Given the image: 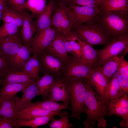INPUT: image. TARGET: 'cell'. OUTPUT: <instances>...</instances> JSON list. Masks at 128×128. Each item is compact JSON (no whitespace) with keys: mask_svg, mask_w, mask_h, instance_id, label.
Listing matches in <instances>:
<instances>
[{"mask_svg":"<svg viewBox=\"0 0 128 128\" xmlns=\"http://www.w3.org/2000/svg\"><path fill=\"white\" fill-rule=\"evenodd\" d=\"M38 55L41 64L40 68H42L46 71L45 73L48 71L56 73L61 69L62 64L58 57L45 51Z\"/></svg>","mask_w":128,"mask_h":128,"instance_id":"22","label":"cell"},{"mask_svg":"<svg viewBox=\"0 0 128 128\" xmlns=\"http://www.w3.org/2000/svg\"><path fill=\"white\" fill-rule=\"evenodd\" d=\"M78 36L75 32L71 31L65 36V44L68 53L71 54L73 57L84 59L81 47L77 41Z\"/></svg>","mask_w":128,"mask_h":128,"instance_id":"25","label":"cell"},{"mask_svg":"<svg viewBox=\"0 0 128 128\" xmlns=\"http://www.w3.org/2000/svg\"><path fill=\"white\" fill-rule=\"evenodd\" d=\"M7 7V0H0V11L2 13Z\"/></svg>","mask_w":128,"mask_h":128,"instance_id":"44","label":"cell"},{"mask_svg":"<svg viewBox=\"0 0 128 128\" xmlns=\"http://www.w3.org/2000/svg\"><path fill=\"white\" fill-rule=\"evenodd\" d=\"M23 45L20 34L18 32L0 40V51L8 58L9 62Z\"/></svg>","mask_w":128,"mask_h":128,"instance_id":"11","label":"cell"},{"mask_svg":"<svg viewBox=\"0 0 128 128\" xmlns=\"http://www.w3.org/2000/svg\"><path fill=\"white\" fill-rule=\"evenodd\" d=\"M15 24L4 23L0 26V40L13 35L18 32L19 28Z\"/></svg>","mask_w":128,"mask_h":128,"instance_id":"35","label":"cell"},{"mask_svg":"<svg viewBox=\"0 0 128 128\" xmlns=\"http://www.w3.org/2000/svg\"><path fill=\"white\" fill-rule=\"evenodd\" d=\"M56 5L55 0H49L46 8L38 16L35 22L36 32L44 30L52 26V16Z\"/></svg>","mask_w":128,"mask_h":128,"instance_id":"17","label":"cell"},{"mask_svg":"<svg viewBox=\"0 0 128 128\" xmlns=\"http://www.w3.org/2000/svg\"><path fill=\"white\" fill-rule=\"evenodd\" d=\"M32 53L31 46L23 45L10 60L11 67L15 70L22 71L23 67L30 58Z\"/></svg>","mask_w":128,"mask_h":128,"instance_id":"20","label":"cell"},{"mask_svg":"<svg viewBox=\"0 0 128 128\" xmlns=\"http://www.w3.org/2000/svg\"><path fill=\"white\" fill-rule=\"evenodd\" d=\"M47 0H27L25 8L37 17L45 9L47 5Z\"/></svg>","mask_w":128,"mask_h":128,"instance_id":"34","label":"cell"},{"mask_svg":"<svg viewBox=\"0 0 128 128\" xmlns=\"http://www.w3.org/2000/svg\"><path fill=\"white\" fill-rule=\"evenodd\" d=\"M69 90L71 106L70 116L79 119L83 112L86 88L83 78L63 79Z\"/></svg>","mask_w":128,"mask_h":128,"instance_id":"3","label":"cell"},{"mask_svg":"<svg viewBox=\"0 0 128 128\" xmlns=\"http://www.w3.org/2000/svg\"><path fill=\"white\" fill-rule=\"evenodd\" d=\"M55 80L52 75L46 73L40 79L36 81L39 95L44 99H46L48 97Z\"/></svg>","mask_w":128,"mask_h":128,"instance_id":"30","label":"cell"},{"mask_svg":"<svg viewBox=\"0 0 128 128\" xmlns=\"http://www.w3.org/2000/svg\"><path fill=\"white\" fill-rule=\"evenodd\" d=\"M115 73L107 82L105 87L104 97L107 101L119 98L126 94L120 87L117 78L118 73Z\"/></svg>","mask_w":128,"mask_h":128,"instance_id":"24","label":"cell"},{"mask_svg":"<svg viewBox=\"0 0 128 128\" xmlns=\"http://www.w3.org/2000/svg\"><path fill=\"white\" fill-rule=\"evenodd\" d=\"M36 82L35 80L31 82L22 92V96L20 98L18 99L16 103V113L25 108L34 97L40 95Z\"/></svg>","mask_w":128,"mask_h":128,"instance_id":"21","label":"cell"},{"mask_svg":"<svg viewBox=\"0 0 128 128\" xmlns=\"http://www.w3.org/2000/svg\"><path fill=\"white\" fill-rule=\"evenodd\" d=\"M128 52V48L106 61L101 67V72L107 82L117 71L119 65Z\"/></svg>","mask_w":128,"mask_h":128,"instance_id":"19","label":"cell"},{"mask_svg":"<svg viewBox=\"0 0 128 128\" xmlns=\"http://www.w3.org/2000/svg\"><path fill=\"white\" fill-rule=\"evenodd\" d=\"M77 41L81 47L84 59L93 66L96 68L97 56L96 50L79 35Z\"/></svg>","mask_w":128,"mask_h":128,"instance_id":"27","label":"cell"},{"mask_svg":"<svg viewBox=\"0 0 128 128\" xmlns=\"http://www.w3.org/2000/svg\"><path fill=\"white\" fill-rule=\"evenodd\" d=\"M2 12L0 11V22L1 21V20L2 19Z\"/></svg>","mask_w":128,"mask_h":128,"instance_id":"45","label":"cell"},{"mask_svg":"<svg viewBox=\"0 0 128 128\" xmlns=\"http://www.w3.org/2000/svg\"><path fill=\"white\" fill-rule=\"evenodd\" d=\"M14 121L8 118L0 116V128H14Z\"/></svg>","mask_w":128,"mask_h":128,"instance_id":"42","label":"cell"},{"mask_svg":"<svg viewBox=\"0 0 128 128\" xmlns=\"http://www.w3.org/2000/svg\"><path fill=\"white\" fill-rule=\"evenodd\" d=\"M102 0H73V5L83 6L99 9Z\"/></svg>","mask_w":128,"mask_h":128,"instance_id":"38","label":"cell"},{"mask_svg":"<svg viewBox=\"0 0 128 128\" xmlns=\"http://www.w3.org/2000/svg\"><path fill=\"white\" fill-rule=\"evenodd\" d=\"M108 116L114 115L128 122V97L127 94L113 100L107 101Z\"/></svg>","mask_w":128,"mask_h":128,"instance_id":"10","label":"cell"},{"mask_svg":"<svg viewBox=\"0 0 128 128\" xmlns=\"http://www.w3.org/2000/svg\"><path fill=\"white\" fill-rule=\"evenodd\" d=\"M52 26L65 36L72 31L74 25L68 7L56 4L52 16Z\"/></svg>","mask_w":128,"mask_h":128,"instance_id":"6","label":"cell"},{"mask_svg":"<svg viewBox=\"0 0 128 128\" xmlns=\"http://www.w3.org/2000/svg\"><path fill=\"white\" fill-rule=\"evenodd\" d=\"M19 97L9 99L0 97V116L16 120V105Z\"/></svg>","mask_w":128,"mask_h":128,"instance_id":"26","label":"cell"},{"mask_svg":"<svg viewBox=\"0 0 128 128\" xmlns=\"http://www.w3.org/2000/svg\"><path fill=\"white\" fill-rule=\"evenodd\" d=\"M83 79L86 88L83 112L87 116L83 123L85 128H95V122L97 121L98 128H105L107 123L105 118L109 115L107 101L94 90L85 78Z\"/></svg>","mask_w":128,"mask_h":128,"instance_id":"1","label":"cell"},{"mask_svg":"<svg viewBox=\"0 0 128 128\" xmlns=\"http://www.w3.org/2000/svg\"><path fill=\"white\" fill-rule=\"evenodd\" d=\"M53 116L49 124L50 128H70L73 127V125L69 122V116L67 115L59 119H56Z\"/></svg>","mask_w":128,"mask_h":128,"instance_id":"36","label":"cell"},{"mask_svg":"<svg viewBox=\"0 0 128 128\" xmlns=\"http://www.w3.org/2000/svg\"><path fill=\"white\" fill-rule=\"evenodd\" d=\"M40 68L38 54H33L24 65L22 71L37 81L40 79L39 73Z\"/></svg>","mask_w":128,"mask_h":128,"instance_id":"32","label":"cell"},{"mask_svg":"<svg viewBox=\"0 0 128 128\" xmlns=\"http://www.w3.org/2000/svg\"><path fill=\"white\" fill-rule=\"evenodd\" d=\"M48 97L50 100L56 102L70 103L69 93L63 79L58 78L55 80Z\"/></svg>","mask_w":128,"mask_h":128,"instance_id":"16","label":"cell"},{"mask_svg":"<svg viewBox=\"0 0 128 128\" xmlns=\"http://www.w3.org/2000/svg\"><path fill=\"white\" fill-rule=\"evenodd\" d=\"M72 31L75 32L85 41L92 46L105 45L111 41L93 21L75 26Z\"/></svg>","mask_w":128,"mask_h":128,"instance_id":"4","label":"cell"},{"mask_svg":"<svg viewBox=\"0 0 128 128\" xmlns=\"http://www.w3.org/2000/svg\"><path fill=\"white\" fill-rule=\"evenodd\" d=\"M54 116H40L28 119H17L14 121V128L27 126L36 128L40 126L48 124Z\"/></svg>","mask_w":128,"mask_h":128,"instance_id":"28","label":"cell"},{"mask_svg":"<svg viewBox=\"0 0 128 128\" xmlns=\"http://www.w3.org/2000/svg\"><path fill=\"white\" fill-rule=\"evenodd\" d=\"M56 30L51 27L36 32L31 42L33 54H38L45 51L50 45L56 34Z\"/></svg>","mask_w":128,"mask_h":128,"instance_id":"8","label":"cell"},{"mask_svg":"<svg viewBox=\"0 0 128 128\" xmlns=\"http://www.w3.org/2000/svg\"><path fill=\"white\" fill-rule=\"evenodd\" d=\"M4 23H13L22 27L23 20L22 14L18 13L8 6L2 13V19Z\"/></svg>","mask_w":128,"mask_h":128,"instance_id":"33","label":"cell"},{"mask_svg":"<svg viewBox=\"0 0 128 128\" xmlns=\"http://www.w3.org/2000/svg\"><path fill=\"white\" fill-rule=\"evenodd\" d=\"M65 36L56 30L55 37L49 46L44 51L60 59L65 62L68 59Z\"/></svg>","mask_w":128,"mask_h":128,"instance_id":"14","label":"cell"},{"mask_svg":"<svg viewBox=\"0 0 128 128\" xmlns=\"http://www.w3.org/2000/svg\"><path fill=\"white\" fill-rule=\"evenodd\" d=\"M93 21L111 41L128 37V13L99 12Z\"/></svg>","mask_w":128,"mask_h":128,"instance_id":"2","label":"cell"},{"mask_svg":"<svg viewBox=\"0 0 128 128\" xmlns=\"http://www.w3.org/2000/svg\"><path fill=\"white\" fill-rule=\"evenodd\" d=\"M27 0H7V6L16 12L22 14L26 9L25 4Z\"/></svg>","mask_w":128,"mask_h":128,"instance_id":"37","label":"cell"},{"mask_svg":"<svg viewBox=\"0 0 128 128\" xmlns=\"http://www.w3.org/2000/svg\"><path fill=\"white\" fill-rule=\"evenodd\" d=\"M26 9L22 14L23 20L20 35L23 45L31 46L33 36L36 32L35 22L33 20L35 16L32 14H30Z\"/></svg>","mask_w":128,"mask_h":128,"instance_id":"13","label":"cell"},{"mask_svg":"<svg viewBox=\"0 0 128 128\" xmlns=\"http://www.w3.org/2000/svg\"><path fill=\"white\" fill-rule=\"evenodd\" d=\"M100 13H128V0H103L99 8Z\"/></svg>","mask_w":128,"mask_h":128,"instance_id":"18","label":"cell"},{"mask_svg":"<svg viewBox=\"0 0 128 128\" xmlns=\"http://www.w3.org/2000/svg\"><path fill=\"white\" fill-rule=\"evenodd\" d=\"M85 79L94 90L106 101L104 97V92L107 82L102 73L101 67L94 68Z\"/></svg>","mask_w":128,"mask_h":128,"instance_id":"15","label":"cell"},{"mask_svg":"<svg viewBox=\"0 0 128 128\" xmlns=\"http://www.w3.org/2000/svg\"><path fill=\"white\" fill-rule=\"evenodd\" d=\"M117 71L118 73L128 76V62L123 59L120 63Z\"/></svg>","mask_w":128,"mask_h":128,"instance_id":"41","label":"cell"},{"mask_svg":"<svg viewBox=\"0 0 128 128\" xmlns=\"http://www.w3.org/2000/svg\"><path fill=\"white\" fill-rule=\"evenodd\" d=\"M102 0L103 1V0Z\"/></svg>","mask_w":128,"mask_h":128,"instance_id":"47","label":"cell"},{"mask_svg":"<svg viewBox=\"0 0 128 128\" xmlns=\"http://www.w3.org/2000/svg\"><path fill=\"white\" fill-rule=\"evenodd\" d=\"M69 103L68 102H64L59 103L50 99H46L44 101H38L36 103L30 102L25 108L37 107L54 111L61 110L64 109L71 110L69 106Z\"/></svg>","mask_w":128,"mask_h":128,"instance_id":"31","label":"cell"},{"mask_svg":"<svg viewBox=\"0 0 128 128\" xmlns=\"http://www.w3.org/2000/svg\"><path fill=\"white\" fill-rule=\"evenodd\" d=\"M2 83V80L1 78V77L0 76V85H1Z\"/></svg>","mask_w":128,"mask_h":128,"instance_id":"46","label":"cell"},{"mask_svg":"<svg viewBox=\"0 0 128 128\" xmlns=\"http://www.w3.org/2000/svg\"><path fill=\"white\" fill-rule=\"evenodd\" d=\"M68 8L74 23V27L92 22L100 12L98 9L75 5Z\"/></svg>","mask_w":128,"mask_h":128,"instance_id":"9","label":"cell"},{"mask_svg":"<svg viewBox=\"0 0 128 128\" xmlns=\"http://www.w3.org/2000/svg\"><path fill=\"white\" fill-rule=\"evenodd\" d=\"M9 59L0 51V76L3 77L11 68Z\"/></svg>","mask_w":128,"mask_h":128,"instance_id":"39","label":"cell"},{"mask_svg":"<svg viewBox=\"0 0 128 128\" xmlns=\"http://www.w3.org/2000/svg\"><path fill=\"white\" fill-rule=\"evenodd\" d=\"M66 63L67 65L65 79L86 78L95 68L85 59L74 57L69 58Z\"/></svg>","mask_w":128,"mask_h":128,"instance_id":"7","label":"cell"},{"mask_svg":"<svg viewBox=\"0 0 128 128\" xmlns=\"http://www.w3.org/2000/svg\"><path fill=\"white\" fill-rule=\"evenodd\" d=\"M31 82L10 83L3 85L0 90V97L9 99H14L18 93L22 92Z\"/></svg>","mask_w":128,"mask_h":128,"instance_id":"29","label":"cell"},{"mask_svg":"<svg viewBox=\"0 0 128 128\" xmlns=\"http://www.w3.org/2000/svg\"><path fill=\"white\" fill-rule=\"evenodd\" d=\"M1 78L2 86L9 83H28L36 81L23 71L11 68Z\"/></svg>","mask_w":128,"mask_h":128,"instance_id":"23","label":"cell"},{"mask_svg":"<svg viewBox=\"0 0 128 128\" xmlns=\"http://www.w3.org/2000/svg\"><path fill=\"white\" fill-rule=\"evenodd\" d=\"M57 5L69 7L73 5V0H55Z\"/></svg>","mask_w":128,"mask_h":128,"instance_id":"43","label":"cell"},{"mask_svg":"<svg viewBox=\"0 0 128 128\" xmlns=\"http://www.w3.org/2000/svg\"><path fill=\"white\" fill-rule=\"evenodd\" d=\"M128 48V37L111 41L102 49L96 50V67H101L107 60Z\"/></svg>","mask_w":128,"mask_h":128,"instance_id":"5","label":"cell"},{"mask_svg":"<svg viewBox=\"0 0 128 128\" xmlns=\"http://www.w3.org/2000/svg\"><path fill=\"white\" fill-rule=\"evenodd\" d=\"M117 78L121 88L126 94L128 92V76L117 73Z\"/></svg>","mask_w":128,"mask_h":128,"instance_id":"40","label":"cell"},{"mask_svg":"<svg viewBox=\"0 0 128 128\" xmlns=\"http://www.w3.org/2000/svg\"><path fill=\"white\" fill-rule=\"evenodd\" d=\"M67 115L66 111L61 110L54 111L37 107H26L16 113V119H28L37 117L52 115L58 116L61 118Z\"/></svg>","mask_w":128,"mask_h":128,"instance_id":"12","label":"cell"}]
</instances>
